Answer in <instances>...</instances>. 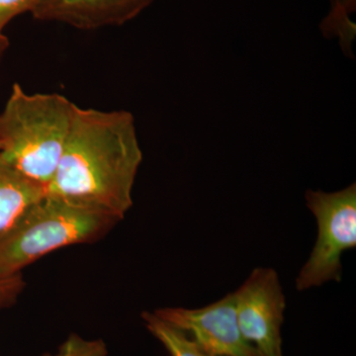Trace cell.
Listing matches in <instances>:
<instances>
[{
    "label": "cell",
    "mask_w": 356,
    "mask_h": 356,
    "mask_svg": "<svg viewBox=\"0 0 356 356\" xmlns=\"http://www.w3.org/2000/svg\"><path fill=\"white\" fill-rule=\"evenodd\" d=\"M142 161L131 112L76 106L47 193L121 221L133 206L134 184Z\"/></svg>",
    "instance_id": "cell-1"
},
{
    "label": "cell",
    "mask_w": 356,
    "mask_h": 356,
    "mask_svg": "<svg viewBox=\"0 0 356 356\" xmlns=\"http://www.w3.org/2000/svg\"><path fill=\"white\" fill-rule=\"evenodd\" d=\"M76 106L60 93H28L14 83L0 113V159L47 191Z\"/></svg>",
    "instance_id": "cell-2"
},
{
    "label": "cell",
    "mask_w": 356,
    "mask_h": 356,
    "mask_svg": "<svg viewBox=\"0 0 356 356\" xmlns=\"http://www.w3.org/2000/svg\"><path fill=\"white\" fill-rule=\"evenodd\" d=\"M120 220L46 193L0 243V278L19 275L44 255L69 245L96 242Z\"/></svg>",
    "instance_id": "cell-3"
},
{
    "label": "cell",
    "mask_w": 356,
    "mask_h": 356,
    "mask_svg": "<svg viewBox=\"0 0 356 356\" xmlns=\"http://www.w3.org/2000/svg\"><path fill=\"white\" fill-rule=\"evenodd\" d=\"M318 225L317 242L296 278L298 291L341 280V254L356 247V184L331 192L307 191Z\"/></svg>",
    "instance_id": "cell-4"
},
{
    "label": "cell",
    "mask_w": 356,
    "mask_h": 356,
    "mask_svg": "<svg viewBox=\"0 0 356 356\" xmlns=\"http://www.w3.org/2000/svg\"><path fill=\"white\" fill-rule=\"evenodd\" d=\"M238 327L261 356H283L281 327L286 300L273 268H255L234 292Z\"/></svg>",
    "instance_id": "cell-5"
},
{
    "label": "cell",
    "mask_w": 356,
    "mask_h": 356,
    "mask_svg": "<svg viewBox=\"0 0 356 356\" xmlns=\"http://www.w3.org/2000/svg\"><path fill=\"white\" fill-rule=\"evenodd\" d=\"M154 313L185 334H191L209 356H261L240 331L234 293L203 308H163Z\"/></svg>",
    "instance_id": "cell-6"
},
{
    "label": "cell",
    "mask_w": 356,
    "mask_h": 356,
    "mask_svg": "<svg viewBox=\"0 0 356 356\" xmlns=\"http://www.w3.org/2000/svg\"><path fill=\"white\" fill-rule=\"evenodd\" d=\"M154 0H39L31 11L43 22L58 23L83 31L125 25Z\"/></svg>",
    "instance_id": "cell-7"
},
{
    "label": "cell",
    "mask_w": 356,
    "mask_h": 356,
    "mask_svg": "<svg viewBox=\"0 0 356 356\" xmlns=\"http://www.w3.org/2000/svg\"><path fill=\"white\" fill-rule=\"evenodd\" d=\"M46 193L44 185L25 177L0 159V243Z\"/></svg>",
    "instance_id": "cell-8"
},
{
    "label": "cell",
    "mask_w": 356,
    "mask_h": 356,
    "mask_svg": "<svg viewBox=\"0 0 356 356\" xmlns=\"http://www.w3.org/2000/svg\"><path fill=\"white\" fill-rule=\"evenodd\" d=\"M331 10L320 25L321 32L327 39L337 38L344 55L353 57V44L356 25L350 19L355 13L356 0H330Z\"/></svg>",
    "instance_id": "cell-9"
},
{
    "label": "cell",
    "mask_w": 356,
    "mask_h": 356,
    "mask_svg": "<svg viewBox=\"0 0 356 356\" xmlns=\"http://www.w3.org/2000/svg\"><path fill=\"white\" fill-rule=\"evenodd\" d=\"M142 318L147 331L165 346L170 356H209L185 332L161 320L156 314L144 312Z\"/></svg>",
    "instance_id": "cell-10"
},
{
    "label": "cell",
    "mask_w": 356,
    "mask_h": 356,
    "mask_svg": "<svg viewBox=\"0 0 356 356\" xmlns=\"http://www.w3.org/2000/svg\"><path fill=\"white\" fill-rule=\"evenodd\" d=\"M44 356H107L106 344L100 339L89 341L72 334L56 355Z\"/></svg>",
    "instance_id": "cell-11"
},
{
    "label": "cell",
    "mask_w": 356,
    "mask_h": 356,
    "mask_svg": "<svg viewBox=\"0 0 356 356\" xmlns=\"http://www.w3.org/2000/svg\"><path fill=\"white\" fill-rule=\"evenodd\" d=\"M39 0H0V33L14 18L25 13H30Z\"/></svg>",
    "instance_id": "cell-12"
},
{
    "label": "cell",
    "mask_w": 356,
    "mask_h": 356,
    "mask_svg": "<svg viewBox=\"0 0 356 356\" xmlns=\"http://www.w3.org/2000/svg\"><path fill=\"white\" fill-rule=\"evenodd\" d=\"M24 287L22 274L13 277L0 278V310L13 306Z\"/></svg>",
    "instance_id": "cell-13"
},
{
    "label": "cell",
    "mask_w": 356,
    "mask_h": 356,
    "mask_svg": "<svg viewBox=\"0 0 356 356\" xmlns=\"http://www.w3.org/2000/svg\"><path fill=\"white\" fill-rule=\"evenodd\" d=\"M9 46V41L3 33H0V57L7 50Z\"/></svg>",
    "instance_id": "cell-14"
}]
</instances>
